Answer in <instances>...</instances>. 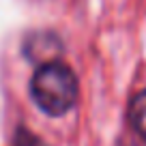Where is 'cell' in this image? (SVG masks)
Returning a JSON list of instances; mask_svg holds the SVG:
<instances>
[{"label":"cell","mask_w":146,"mask_h":146,"mask_svg":"<svg viewBox=\"0 0 146 146\" xmlns=\"http://www.w3.org/2000/svg\"><path fill=\"white\" fill-rule=\"evenodd\" d=\"M30 97L47 116H64L78 101V78L67 62L50 60L36 67L30 80Z\"/></svg>","instance_id":"1"},{"label":"cell","mask_w":146,"mask_h":146,"mask_svg":"<svg viewBox=\"0 0 146 146\" xmlns=\"http://www.w3.org/2000/svg\"><path fill=\"white\" fill-rule=\"evenodd\" d=\"M60 52H62V45L58 36L52 32H35V35H28L24 41V56L28 60H39L41 64L56 60Z\"/></svg>","instance_id":"2"},{"label":"cell","mask_w":146,"mask_h":146,"mask_svg":"<svg viewBox=\"0 0 146 146\" xmlns=\"http://www.w3.org/2000/svg\"><path fill=\"white\" fill-rule=\"evenodd\" d=\"M127 118H129L131 129L135 131V135L146 142V88H142V90L129 101Z\"/></svg>","instance_id":"3"},{"label":"cell","mask_w":146,"mask_h":146,"mask_svg":"<svg viewBox=\"0 0 146 146\" xmlns=\"http://www.w3.org/2000/svg\"><path fill=\"white\" fill-rule=\"evenodd\" d=\"M15 146H45L41 140L36 135H32L30 131H26V129H19L17 133H15V140H13Z\"/></svg>","instance_id":"4"}]
</instances>
